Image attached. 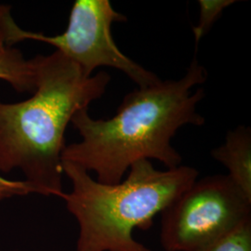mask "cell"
Wrapping results in <instances>:
<instances>
[{
	"instance_id": "6da1fadb",
	"label": "cell",
	"mask_w": 251,
	"mask_h": 251,
	"mask_svg": "<svg viewBox=\"0 0 251 251\" xmlns=\"http://www.w3.org/2000/svg\"><path fill=\"white\" fill-rule=\"evenodd\" d=\"M206 76L195 57L179 80H161L126 94L110 119H93L89 109L77 111L71 123L82 140L65 145L62 160L94 172L106 184L120 182L131 165L143 159L158 160L167 169L179 167L182 157L171 139L183 126L205 124L197 111L205 91L193 89Z\"/></svg>"
},
{
	"instance_id": "7a4b0ae2",
	"label": "cell",
	"mask_w": 251,
	"mask_h": 251,
	"mask_svg": "<svg viewBox=\"0 0 251 251\" xmlns=\"http://www.w3.org/2000/svg\"><path fill=\"white\" fill-rule=\"evenodd\" d=\"M36 89L15 103L0 101V171L20 170L32 194L63 198L64 133L74 115L100 99L111 76H86L55 50L35 58Z\"/></svg>"
},
{
	"instance_id": "3957f363",
	"label": "cell",
	"mask_w": 251,
	"mask_h": 251,
	"mask_svg": "<svg viewBox=\"0 0 251 251\" xmlns=\"http://www.w3.org/2000/svg\"><path fill=\"white\" fill-rule=\"evenodd\" d=\"M72 191L63 194L68 211L79 225L76 251H152L133 237L148 229L153 217L198 179L197 169L180 165L166 171L152 162H135L125 180L106 184L72 162L63 161Z\"/></svg>"
},
{
	"instance_id": "277c9868",
	"label": "cell",
	"mask_w": 251,
	"mask_h": 251,
	"mask_svg": "<svg viewBox=\"0 0 251 251\" xmlns=\"http://www.w3.org/2000/svg\"><path fill=\"white\" fill-rule=\"evenodd\" d=\"M126 22L109 0H76L73 5L66 30L57 36L27 32L15 24L10 8L0 6V43L13 47L25 39L53 46L86 76L99 67H111L126 74L140 89L151 87L161 79L123 53L112 36L114 23Z\"/></svg>"
},
{
	"instance_id": "5b68a950",
	"label": "cell",
	"mask_w": 251,
	"mask_h": 251,
	"mask_svg": "<svg viewBox=\"0 0 251 251\" xmlns=\"http://www.w3.org/2000/svg\"><path fill=\"white\" fill-rule=\"evenodd\" d=\"M165 251H198L251 220V199L228 175L197 179L161 212Z\"/></svg>"
},
{
	"instance_id": "8992f818",
	"label": "cell",
	"mask_w": 251,
	"mask_h": 251,
	"mask_svg": "<svg viewBox=\"0 0 251 251\" xmlns=\"http://www.w3.org/2000/svg\"><path fill=\"white\" fill-rule=\"evenodd\" d=\"M211 155L228 170V177L251 199V130L239 126L226 135L225 144Z\"/></svg>"
},
{
	"instance_id": "52a82bcc",
	"label": "cell",
	"mask_w": 251,
	"mask_h": 251,
	"mask_svg": "<svg viewBox=\"0 0 251 251\" xmlns=\"http://www.w3.org/2000/svg\"><path fill=\"white\" fill-rule=\"evenodd\" d=\"M0 79L8 82L20 93H34L36 89L35 60H26L17 49L0 43Z\"/></svg>"
},
{
	"instance_id": "ba28073f",
	"label": "cell",
	"mask_w": 251,
	"mask_h": 251,
	"mask_svg": "<svg viewBox=\"0 0 251 251\" xmlns=\"http://www.w3.org/2000/svg\"><path fill=\"white\" fill-rule=\"evenodd\" d=\"M198 251H251V220Z\"/></svg>"
},
{
	"instance_id": "9c48e42d",
	"label": "cell",
	"mask_w": 251,
	"mask_h": 251,
	"mask_svg": "<svg viewBox=\"0 0 251 251\" xmlns=\"http://www.w3.org/2000/svg\"><path fill=\"white\" fill-rule=\"evenodd\" d=\"M236 1L234 0H199L200 16L198 26L194 27V36L198 45L201 38L206 36L218 19L221 17L227 7L231 6Z\"/></svg>"
},
{
	"instance_id": "30bf717a",
	"label": "cell",
	"mask_w": 251,
	"mask_h": 251,
	"mask_svg": "<svg viewBox=\"0 0 251 251\" xmlns=\"http://www.w3.org/2000/svg\"><path fill=\"white\" fill-rule=\"evenodd\" d=\"M31 193L25 180H12L0 176V203L6 199L26 196Z\"/></svg>"
}]
</instances>
